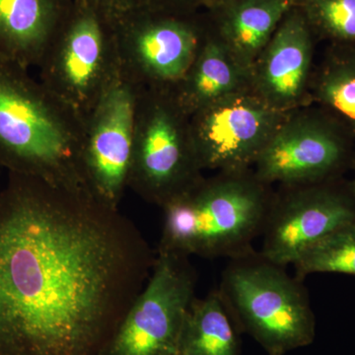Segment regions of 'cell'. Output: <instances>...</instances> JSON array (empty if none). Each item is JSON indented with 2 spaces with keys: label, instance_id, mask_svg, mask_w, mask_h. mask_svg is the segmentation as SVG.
<instances>
[{
  "label": "cell",
  "instance_id": "cell-3",
  "mask_svg": "<svg viewBox=\"0 0 355 355\" xmlns=\"http://www.w3.org/2000/svg\"><path fill=\"white\" fill-rule=\"evenodd\" d=\"M272 193L253 169L203 175L161 207L156 251L227 260L249 253L263 232Z\"/></svg>",
  "mask_w": 355,
  "mask_h": 355
},
{
  "label": "cell",
  "instance_id": "cell-4",
  "mask_svg": "<svg viewBox=\"0 0 355 355\" xmlns=\"http://www.w3.org/2000/svg\"><path fill=\"white\" fill-rule=\"evenodd\" d=\"M218 291L233 324L268 355L307 347L316 319L303 280L253 250L228 260Z\"/></svg>",
  "mask_w": 355,
  "mask_h": 355
},
{
  "label": "cell",
  "instance_id": "cell-11",
  "mask_svg": "<svg viewBox=\"0 0 355 355\" xmlns=\"http://www.w3.org/2000/svg\"><path fill=\"white\" fill-rule=\"evenodd\" d=\"M140 91L121 70L84 121V177L93 198L112 209L130 183Z\"/></svg>",
  "mask_w": 355,
  "mask_h": 355
},
{
  "label": "cell",
  "instance_id": "cell-13",
  "mask_svg": "<svg viewBox=\"0 0 355 355\" xmlns=\"http://www.w3.org/2000/svg\"><path fill=\"white\" fill-rule=\"evenodd\" d=\"M315 40L300 9L294 6L252 67V90L284 113L312 105Z\"/></svg>",
  "mask_w": 355,
  "mask_h": 355
},
{
  "label": "cell",
  "instance_id": "cell-12",
  "mask_svg": "<svg viewBox=\"0 0 355 355\" xmlns=\"http://www.w3.org/2000/svg\"><path fill=\"white\" fill-rule=\"evenodd\" d=\"M289 113L273 109L250 89L193 114L191 139L202 171L253 169Z\"/></svg>",
  "mask_w": 355,
  "mask_h": 355
},
{
  "label": "cell",
  "instance_id": "cell-9",
  "mask_svg": "<svg viewBox=\"0 0 355 355\" xmlns=\"http://www.w3.org/2000/svg\"><path fill=\"white\" fill-rule=\"evenodd\" d=\"M354 146L338 121L309 105L287 114L257 159L253 171L272 187L338 179L354 166Z\"/></svg>",
  "mask_w": 355,
  "mask_h": 355
},
{
  "label": "cell",
  "instance_id": "cell-14",
  "mask_svg": "<svg viewBox=\"0 0 355 355\" xmlns=\"http://www.w3.org/2000/svg\"><path fill=\"white\" fill-rule=\"evenodd\" d=\"M73 0H0V58L38 67Z\"/></svg>",
  "mask_w": 355,
  "mask_h": 355
},
{
  "label": "cell",
  "instance_id": "cell-2",
  "mask_svg": "<svg viewBox=\"0 0 355 355\" xmlns=\"http://www.w3.org/2000/svg\"><path fill=\"white\" fill-rule=\"evenodd\" d=\"M84 123L29 69L0 58V167L91 196L84 177Z\"/></svg>",
  "mask_w": 355,
  "mask_h": 355
},
{
  "label": "cell",
  "instance_id": "cell-20",
  "mask_svg": "<svg viewBox=\"0 0 355 355\" xmlns=\"http://www.w3.org/2000/svg\"><path fill=\"white\" fill-rule=\"evenodd\" d=\"M297 6L315 39L355 46V0H302Z\"/></svg>",
  "mask_w": 355,
  "mask_h": 355
},
{
  "label": "cell",
  "instance_id": "cell-15",
  "mask_svg": "<svg viewBox=\"0 0 355 355\" xmlns=\"http://www.w3.org/2000/svg\"><path fill=\"white\" fill-rule=\"evenodd\" d=\"M250 89L251 71L231 55L210 29L207 21V34L197 57L184 78L171 91L177 104L191 116Z\"/></svg>",
  "mask_w": 355,
  "mask_h": 355
},
{
  "label": "cell",
  "instance_id": "cell-26",
  "mask_svg": "<svg viewBox=\"0 0 355 355\" xmlns=\"http://www.w3.org/2000/svg\"><path fill=\"white\" fill-rule=\"evenodd\" d=\"M2 170H3V169H2V168H1V167H0V176H1V172H2Z\"/></svg>",
  "mask_w": 355,
  "mask_h": 355
},
{
  "label": "cell",
  "instance_id": "cell-24",
  "mask_svg": "<svg viewBox=\"0 0 355 355\" xmlns=\"http://www.w3.org/2000/svg\"><path fill=\"white\" fill-rule=\"evenodd\" d=\"M354 168H355V161H354ZM350 184V189H352V193H354V197H355V176L354 178V180H352V182H349Z\"/></svg>",
  "mask_w": 355,
  "mask_h": 355
},
{
  "label": "cell",
  "instance_id": "cell-18",
  "mask_svg": "<svg viewBox=\"0 0 355 355\" xmlns=\"http://www.w3.org/2000/svg\"><path fill=\"white\" fill-rule=\"evenodd\" d=\"M235 329L217 289L196 297L184 320L179 355H238Z\"/></svg>",
  "mask_w": 355,
  "mask_h": 355
},
{
  "label": "cell",
  "instance_id": "cell-22",
  "mask_svg": "<svg viewBox=\"0 0 355 355\" xmlns=\"http://www.w3.org/2000/svg\"><path fill=\"white\" fill-rule=\"evenodd\" d=\"M116 22L123 16L139 8L144 0H88Z\"/></svg>",
  "mask_w": 355,
  "mask_h": 355
},
{
  "label": "cell",
  "instance_id": "cell-25",
  "mask_svg": "<svg viewBox=\"0 0 355 355\" xmlns=\"http://www.w3.org/2000/svg\"><path fill=\"white\" fill-rule=\"evenodd\" d=\"M294 2H295L296 6H298L299 3H300L302 0H293Z\"/></svg>",
  "mask_w": 355,
  "mask_h": 355
},
{
  "label": "cell",
  "instance_id": "cell-10",
  "mask_svg": "<svg viewBox=\"0 0 355 355\" xmlns=\"http://www.w3.org/2000/svg\"><path fill=\"white\" fill-rule=\"evenodd\" d=\"M355 221V197L340 178L320 183L279 186L261 237L260 253L280 266H292L327 235Z\"/></svg>",
  "mask_w": 355,
  "mask_h": 355
},
{
  "label": "cell",
  "instance_id": "cell-5",
  "mask_svg": "<svg viewBox=\"0 0 355 355\" xmlns=\"http://www.w3.org/2000/svg\"><path fill=\"white\" fill-rule=\"evenodd\" d=\"M42 84L85 121L121 71L116 22L88 0H73L40 64Z\"/></svg>",
  "mask_w": 355,
  "mask_h": 355
},
{
  "label": "cell",
  "instance_id": "cell-6",
  "mask_svg": "<svg viewBox=\"0 0 355 355\" xmlns=\"http://www.w3.org/2000/svg\"><path fill=\"white\" fill-rule=\"evenodd\" d=\"M190 116L170 90L140 91L128 189L159 207L203 176Z\"/></svg>",
  "mask_w": 355,
  "mask_h": 355
},
{
  "label": "cell",
  "instance_id": "cell-17",
  "mask_svg": "<svg viewBox=\"0 0 355 355\" xmlns=\"http://www.w3.org/2000/svg\"><path fill=\"white\" fill-rule=\"evenodd\" d=\"M311 102L338 121L355 142V46H331L314 70Z\"/></svg>",
  "mask_w": 355,
  "mask_h": 355
},
{
  "label": "cell",
  "instance_id": "cell-7",
  "mask_svg": "<svg viewBox=\"0 0 355 355\" xmlns=\"http://www.w3.org/2000/svg\"><path fill=\"white\" fill-rule=\"evenodd\" d=\"M197 280L189 257L156 251L146 286L100 355H179Z\"/></svg>",
  "mask_w": 355,
  "mask_h": 355
},
{
  "label": "cell",
  "instance_id": "cell-16",
  "mask_svg": "<svg viewBox=\"0 0 355 355\" xmlns=\"http://www.w3.org/2000/svg\"><path fill=\"white\" fill-rule=\"evenodd\" d=\"M294 6L293 0H229L209 11L207 21L231 55L251 71L280 22Z\"/></svg>",
  "mask_w": 355,
  "mask_h": 355
},
{
  "label": "cell",
  "instance_id": "cell-8",
  "mask_svg": "<svg viewBox=\"0 0 355 355\" xmlns=\"http://www.w3.org/2000/svg\"><path fill=\"white\" fill-rule=\"evenodd\" d=\"M207 31L198 12L139 7L116 22L121 70L140 88L170 90L186 76Z\"/></svg>",
  "mask_w": 355,
  "mask_h": 355
},
{
  "label": "cell",
  "instance_id": "cell-23",
  "mask_svg": "<svg viewBox=\"0 0 355 355\" xmlns=\"http://www.w3.org/2000/svg\"><path fill=\"white\" fill-rule=\"evenodd\" d=\"M228 1L229 0H205L203 1V8L207 9V11H212Z\"/></svg>",
  "mask_w": 355,
  "mask_h": 355
},
{
  "label": "cell",
  "instance_id": "cell-1",
  "mask_svg": "<svg viewBox=\"0 0 355 355\" xmlns=\"http://www.w3.org/2000/svg\"><path fill=\"white\" fill-rule=\"evenodd\" d=\"M156 253L120 209L7 173L0 189V355H100Z\"/></svg>",
  "mask_w": 355,
  "mask_h": 355
},
{
  "label": "cell",
  "instance_id": "cell-21",
  "mask_svg": "<svg viewBox=\"0 0 355 355\" xmlns=\"http://www.w3.org/2000/svg\"><path fill=\"white\" fill-rule=\"evenodd\" d=\"M205 0H144L142 6L154 10L177 14L197 13Z\"/></svg>",
  "mask_w": 355,
  "mask_h": 355
},
{
  "label": "cell",
  "instance_id": "cell-19",
  "mask_svg": "<svg viewBox=\"0 0 355 355\" xmlns=\"http://www.w3.org/2000/svg\"><path fill=\"white\" fill-rule=\"evenodd\" d=\"M292 266L294 275L301 280L313 273L355 275V221L336 229L313 245Z\"/></svg>",
  "mask_w": 355,
  "mask_h": 355
}]
</instances>
